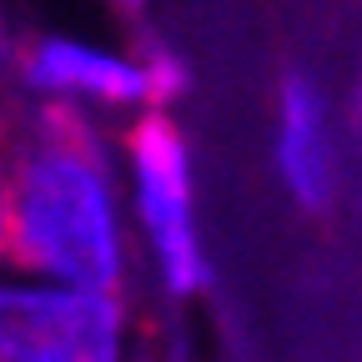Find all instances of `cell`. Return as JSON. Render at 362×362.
<instances>
[{
    "instance_id": "1",
    "label": "cell",
    "mask_w": 362,
    "mask_h": 362,
    "mask_svg": "<svg viewBox=\"0 0 362 362\" xmlns=\"http://www.w3.org/2000/svg\"><path fill=\"white\" fill-rule=\"evenodd\" d=\"M6 262L86 292H116L126 277V221L106 141L66 101L30 116L11 146Z\"/></svg>"
},
{
    "instance_id": "2",
    "label": "cell",
    "mask_w": 362,
    "mask_h": 362,
    "mask_svg": "<svg viewBox=\"0 0 362 362\" xmlns=\"http://www.w3.org/2000/svg\"><path fill=\"white\" fill-rule=\"evenodd\" d=\"M126 161H131V202L136 221L146 232V247L156 257L161 287L171 297H197L211 282L206 247L197 232V206H192V151L187 136L176 131L166 111H146L126 136Z\"/></svg>"
},
{
    "instance_id": "3",
    "label": "cell",
    "mask_w": 362,
    "mask_h": 362,
    "mask_svg": "<svg viewBox=\"0 0 362 362\" xmlns=\"http://www.w3.org/2000/svg\"><path fill=\"white\" fill-rule=\"evenodd\" d=\"M126 307L116 292L61 282L0 287V362H121Z\"/></svg>"
},
{
    "instance_id": "4",
    "label": "cell",
    "mask_w": 362,
    "mask_h": 362,
    "mask_svg": "<svg viewBox=\"0 0 362 362\" xmlns=\"http://www.w3.org/2000/svg\"><path fill=\"white\" fill-rule=\"evenodd\" d=\"M21 76H25V86L45 90V96H56L66 106L71 101H96V106H151V111H161L146 61L96 51L86 40L51 35V40L25 45Z\"/></svg>"
},
{
    "instance_id": "5",
    "label": "cell",
    "mask_w": 362,
    "mask_h": 362,
    "mask_svg": "<svg viewBox=\"0 0 362 362\" xmlns=\"http://www.w3.org/2000/svg\"><path fill=\"white\" fill-rule=\"evenodd\" d=\"M277 176L282 187L307 206L332 202L337 181V156H332V126H327V101L322 90L302 76H287L277 90Z\"/></svg>"
},
{
    "instance_id": "6",
    "label": "cell",
    "mask_w": 362,
    "mask_h": 362,
    "mask_svg": "<svg viewBox=\"0 0 362 362\" xmlns=\"http://www.w3.org/2000/svg\"><path fill=\"white\" fill-rule=\"evenodd\" d=\"M6 237H11V136L0 131V262H6Z\"/></svg>"
},
{
    "instance_id": "7",
    "label": "cell",
    "mask_w": 362,
    "mask_h": 362,
    "mask_svg": "<svg viewBox=\"0 0 362 362\" xmlns=\"http://www.w3.org/2000/svg\"><path fill=\"white\" fill-rule=\"evenodd\" d=\"M111 6H116L121 16H141V11H146V0H111Z\"/></svg>"
},
{
    "instance_id": "8",
    "label": "cell",
    "mask_w": 362,
    "mask_h": 362,
    "mask_svg": "<svg viewBox=\"0 0 362 362\" xmlns=\"http://www.w3.org/2000/svg\"><path fill=\"white\" fill-rule=\"evenodd\" d=\"M0 131H6V121H0Z\"/></svg>"
}]
</instances>
